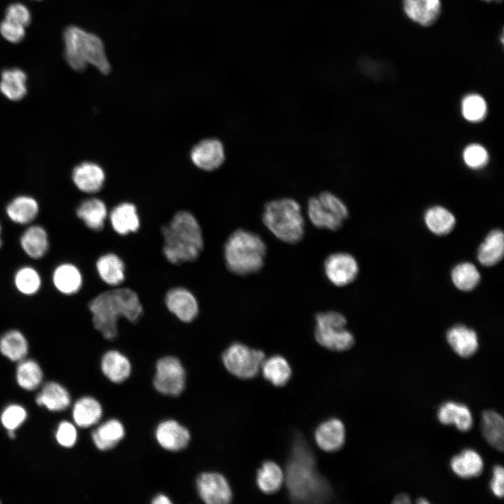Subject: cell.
<instances>
[{"mask_svg": "<svg viewBox=\"0 0 504 504\" xmlns=\"http://www.w3.org/2000/svg\"><path fill=\"white\" fill-rule=\"evenodd\" d=\"M262 220L265 227L279 240L296 244L304 236L305 220L300 203L291 197H281L267 202Z\"/></svg>", "mask_w": 504, "mask_h": 504, "instance_id": "6", "label": "cell"}, {"mask_svg": "<svg viewBox=\"0 0 504 504\" xmlns=\"http://www.w3.org/2000/svg\"><path fill=\"white\" fill-rule=\"evenodd\" d=\"M446 338L453 351L462 358L472 356L479 347L476 332L464 325L458 324L450 328L447 331Z\"/></svg>", "mask_w": 504, "mask_h": 504, "instance_id": "20", "label": "cell"}, {"mask_svg": "<svg viewBox=\"0 0 504 504\" xmlns=\"http://www.w3.org/2000/svg\"><path fill=\"white\" fill-rule=\"evenodd\" d=\"M72 180L74 185L82 192L94 193L102 188L105 174L97 164L83 162L74 168Z\"/></svg>", "mask_w": 504, "mask_h": 504, "instance_id": "17", "label": "cell"}, {"mask_svg": "<svg viewBox=\"0 0 504 504\" xmlns=\"http://www.w3.org/2000/svg\"><path fill=\"white\" fill-rule=\"evenodd\" d=\"M4 19L26 28L31 22V14L29 9L24 4L14 2L9 4L6 8Z\"/></svg>", "mask_w": 504, "mask_h": 504, "instance_id": "45", "label": "cell"}, {"mask_svg": "<svg viewBox=\"0 0 504 504\" xmlns=\"http://www.w3.org/2000/svg\"><path fill=\"white\" fill-rule=\"evenodd\" d=\"M125 435L122 423L115 419H109L99 425L92 433V440L95 447L101 451L114 448Z\"/></svg>", "mask_w": 504, "mask_h": 504, "instance_id": "31", "label": "cell"}, {"mask_svg": "<svg viewBox=\"0 0 504 504\" xmlns=\"http://www.w3.org/2000/svg\"><path fill=\"white\" fill-rule=\"evenodd\" d=\"M1 223H0V248L1 247L2 243H3L2 239H1Z\"/></svg>", "mask_w": 504, "mask_h": 504, "instance_id": "53", "label": "cell"}, {"mask_svg": "<svg viewBox=\"0 0 504 504\" xmlns=\"http://www.w3.org/2000/svg\"><path fill=\"white\" fill-rule=\"evenodd\" d=\"M8 435L10 438H14L15 436L14 430H8Z\"/></svg>", "mask_w": 504, "mask_h": 504, "instance_id": "52", "label": "cell"}, {"mask_svg": "<svg viewBox=\"0 0 504 504\" xmlns=\"http://www.w3.org/2000/svg\"><path fill=\"white\" fill-rule=\"evenodd\" d=\"M462 159L465 166L471 169L478 170L484 168L489 160L487 149L478 143L468 144L462 152Z\"/></svg>", "mask_w": 504, "mask_h": 504, "instance_id": "43", "label": "cell"}, {"mask_svg": "<svg viewBox=\"0 0 504 504\" xmlns=\"http://www.w3.org/2000/svg\"><path fill=\"white\" fill-rule=\"evenodd\" d=\"M315 440L323 451L334 452L340 450L345 442L344 424L337 419H330L321 423L316 429Z\"/></svg>", "mask_w": 504, "mask_h": 504, "instance_id": "16", "label": "cell"}, {"mask_svg": "<svg viewBox=\"0 0 504 504\" xmlns=\"http://www.w3.org/2000/svg\"><path fill=\"white\" fill-rule=\"evenodd\" d=\"M27 76L18 67L5 69L1 73L0 92L8 99L18 102L27 93Z\"/></svg>", "mask_w": 504, "mask_h": 504, "instance_id": "24", "label": "cell"}, {"mask_svg": "<svg viewBox=\"0 0 504 504\" xmlns=\"http://www.w3.org/2000/svg\"><path fill=\"white\" fill-rule=\"evenodd\" d=\"M15 377L20 387L26 391H34L41 384L43 373L35 360L25 358L18 362Z\"/></svg>", "mask_w": 504, "mask_h": 504, "instance_id": "39", "label": "cell"}, {"mask_svg": "<svg viewBox=\"0 0 504 504\" xmlns=\"http://www.w3.org/2000/svg\"><path fill=\"white\" fill-rule=\"evenodd\" d=\"M39 212L38 202L32 197L20 195L13 198L6 206L8 218L14 223L29 225L36 218Z\"/></svg>", "mask_w": 504, "mask_h": 504, "instance_id": "26", "label": "cell"}, {"mask_svg": "<svg viewBox=\"0 0 504 504\" xmlns=\"http://www.w3.org/2000/svg\"><path fill=\"white\" fill-rule=\"evenodd\" d=\"M461 113L468 122L478 123L484 120L488 113L486 99L479 94H465L461 102Z\"/></svg>", "mask_w": 504, "mask_h": 504, "instance_id": "42", "label": "cell"}, {"mask_svg": "<svg viewBox=\"0 0 504 504\" xmlns=\"http://www.w3.org/2000/svg\"><path fill=\"white\" fill-rule=\"evenodd\" d=\"M94 328L108 340L117 337L118 321L123 316L131 323L137 322L143 307L137 294L129 288H119L101 293L89 303Z\"/></svg>", "mask_w": 504, "mask_h": 504, "instance_id": "2", "label": "cell"}, {"mask_svg": "<svg viewBox=\"0 0 504 504\" xmlns=\"http://www.w3.org/2000/svg\"><path fill=\"white\" fill-rule=\"evenodd\" d=\"M424 220L426 227L438 236L448 234L456 225L454 215L449 209L440 205L427 209L424 215Z\"/></svg>", "mask_w": 504, "mask_h": 504, "instance_id": "33", "label": "cell"}, {"mask_svg": "<svg viewBox=\"0 0 504 504\" xmlns=\"http://www.w3.org/2000/svg\"><path fill=\"white\" fill-rule=\"evenodd\" d=\"M101 368L104 374L112 382L121 383L131 373V364L128 358L120 352L111 350L102 356Z\"/></svg>", "mask_w": 504, "mask_h": 504, "instance_id": "29", "label": "cell"}, {"mask_svg": "<svg viewBox=\"0 0 504 504\" xmlns=\"http://www.w3.org/2000/svg\"><path fill=\"white\" fill-rule=\"evenodd\" d=\"M223 252L227 270L235 275L246 276L263 268L267 246L257 233L239 228L229 235Z\"/></svg>", "mask_w": 504, "mask_h": 504, "instance_id": "5", "label": "cell"}, {"mask_svg": "<svg viewBox=\"0 0 504 504\" xmlns=\"http://www.w3.org/2000/svg\"><path fill=\"white\" fill-rule=\"evenodd\" d=\"M482 433L486 441L498 451L504 448V420L493 410H485L482 416Z\"/></svg>", "mask_w": 504, "mask_h": 504, "instance_id": "35", "label": "cell"}, {"mask_svg": "<svg viewBox=\"0 0 504 504\" xmlns=\"http://www.w3.org/2000/svg\"><path fill=\"white\" fill-rule=\"evenodd\" d=\"M504 255V234L500 229L490 231L479 246L477 258L485 267L498 263Z\"/></svg>", "mask_w": 504, "mask_h": 504, "instance_id": "25", "label": "cell"}, {"mask_svg": "<svg viewBox=\"0 0 504 504\" xmlns=\"http://www.w3.org/2000/svg\"><path fill=\"white\" fill-rule=\"evenodd\" d=\"M417 503H419V504H428V503H429V501H428V500H427L426 498H419L417 500Z\"/></svg>", "mask_w": 504, "mask_h": 504, "instance_id": "51", "label": "cell"}, {"mask_svg": "<svg viewBox=\"0 0 504 504\" xmlns=\"http://www.w3.org/2000/svg\"><path fill=\"white\" fill-rule=\"evenodd\" d=\"M165 304L170 312L185 323L192 321L198 314L196 298L190 290L183 287L168 290L165 295Z\"/></svg>", "mask_w": 504, "mask_h": 504, "instance_id": "14", "label": "cell"}, {"mask_svg": "<svg viewBox=\"0 0 504 504\" xmlns=\"http://www.w3.org/2000/svg\"><path fill=\"white\" fill-rule=\"evenodd\" d=\"M110 220L113 230L121 235L134 232L140 226L136 206L128 202L115 206L110 214Z\"/></svg>", "mask_w": 504, "mask_h": 504, "instance_id": "30", "label": "cell"}, {"mask_svg": "<svg viewBox=\"0 0 504 504\" xmlns=\"http://www.w3.org/2000/svg\"><path fill=\"white\" fill-rule=\"evenodd\" d=\"M410 498L408 496L404 493L398 495L393 501V503H410Z\"/></svg>", "mask_w": 504, "mask_h": 504, "instance_id": "49", "label": "cell"}, {"mask_svg": "<svg viewBox=\"0 0 504 504\" xmlns=\"http://www.w3.org/2000/svg\"><path fill=\"white\" fill-rule=\"evenodd\" d=\"M284 479L290 498L296 503H323L331 488L317 471L314 455L304 438L297 434L286 463Z\"/></svg>", "mask_w": 504, "mask_h": 504, "instance_id": "1", "label": "cell"}, {"mask_svg": "<svg viewBox=\"0 0 504 504\" xmlns=\"http://www.w3.org/2000/svg\"><path fill=\"white\" fill-rule=\"evenodd\" d=\"M34 1H41V0H34Z\"/></svg>", "mask_w": 504, "mask_h": 504, "instance_id": "55", "label": "cell"}, {"mask_svg": "<svg viewBox=\"0 0 504 504\" xmlns=\"http://www.w3.org/2000/svg\"><path fill=\"white\" fill-rule=\"evenodd\" d=\"M163 253L172 264L196 260L204 247L201 227L195 217L187 211L177 212L162 228Z\"/></svg>", "mask_w": 504, "mask_h": 504, "instance_id": "3", "label": "cell"}, {"mask_svg": "<svg viewBox=\"0 0 504 504\" xmlns=\"http://www.w3.org/2000/svg\"><path fill=\"white\" fill-rule=\"evenodd\" d=\"M153 503H171V500L164 495L160 494L153 498L152 500Z\"/></svg>", "mask_w": 504, "mask_h": 504, "instance_id": "50", "label": "cell"}, {"mask_svg": "<svg viewBox=\"0 0 504 504\" xmlns=\"http://www.w3.org/2000/svg\"><path fill=\"white\" fill-rule=\"evenodd\" d=\"M402 3L405 15L423 27L435 23L441 13L440 0H403Z\"/></svg>", "mask_w": 504, "mask_h": 504, "instance_id": "21", "label": "cell"}, {"mask_svg": "<svg viewBox=\"0 0 504 504\" xmlns=\"http://www.w3.org/2000/svg\"><path fill=\"white\" fill-rule=\"evenodd\" d=\"M36 402L50 411L60 412L70 405L71 396L66 388L60 384L48 382L43 385L36 396Z\"/></svg>", "mask_w": 504, "mask_h": 504, "instance_id": "23", "label": "cell"}, {"mask_svg": "<svg viewBox=\"0 0 504 504\" xmlns=\"http://www.w3.org/2000/svg\"><path fill=\"white\" fill-rule=\"evenodd\" d=\"M29 342L20 330L10 329L0 336V353L8 360L19 362L29 352Z\"/></svg>", "mask_w": 504, "mask_h": 504, "instance_id": "28", "label": "cell"}, {"mask_svg": "<svg viewBox=\"0 0 504 504\" xmlns=\"http://www.w3.org/2000/svg\"><path fill=\"white\" fill-rule=\"evenodd\" d=\"M504 470L500 465H496L493 469V475L490 482V489L494 496L498 498L503 496Z\"/></svg>", "mask_w": 504, "mask_h": 504, "instance_id": "48", "label": "cell"}, {"mask_svg": "<svg viewBox=\"0 0 504 504\" xmlns=\"http://www.w3.org/2000/svg\"><path fill=\"white\" fill-rule=\"evenodd\" d=\"M284 480V474L278 464L272 461H265L257 471L256 482L265 493H276Z\"/></svg>", "mask_w": 504, "mask_h": 504, "instance_id": "38", "label": "cell"}, {"mask_svg": "<svg viewBox=\"0 0 504 504\" xmlns=\"http://www.w3.org/2000/svg\"><path fill=\"white\" fill-rule=\"evenodd\" d=\"M437 417L442 424H454L458 430L462 432L470 430L473 424L472 415L470 409L464 404L454 401L442 403L438 408Z\"/></svg>", "mask_w": 504, "mask_h": 504, "instance_id": "22", "label": "cell"}, {"mask_svg": "<svg viewBox=\"0 0 504 504\" xmlns=\"http://www.w3.org/2000/svg\"><path fill=\"white\" fill-rule=\"evenodd\" d=\"M307 213L314 227L330 231L340 230L349 214L342 199L328 190L309 198Z\"/></svg>", "mask_w": 504, "mask_h": 504, "instance_id": "8", "label": "cell"}, {"mask_svg": "<svg viewBox=\"0 0 504 504\" xmlns=\"http://www.w3.org/2000/svg\"><path fill=\"white\" fill-rule=\"evenodd\" d=\"M64 56L69 66L77 72L85 71L89 64L107 75L111 66L104 44L97 34L76 25L63 30Z\"/></svg>", "mask_w": 504, "mask_h": 504, "instance_id": "4", "label": "cell"}, {"mask_svg": "<svg viewBox=\"0 0 504 504\" xmlns=\"http://www.w3.org/2000/svg\"><path fill=\"white\" fill-rule=\"evenodd\" d=\"M221 358L230 373L239 379H249L259 373L265 356L261 350L237 342L223 351Z\"/></svg>", "mask_w": 504, "mask_h": 504, "instance_id": "9", "label": "cell"}, {"mask_svg": "<svg viewBox=\"0 0 504 504\" xmlns=\"http://www.w3.org/2000/svg\"><path fill=\"white\" fill-rule=\"evenodd\" d=\"M155 437L162 448L172 451L183 449L190 440L188 430L174 420L160 423L155 430Z\"/></svg>", "mask_w": 504, "mask_h": 504, "instance_id": "15", "label": "cell"}, {"mask_svg": "<svg viewBox=\"0 0 504 504\" xmlns=\"http://www.w3.org/2000/svg\"><path fill=\"white\" fill-rule=\"evenodd\" d=\"M19 242L25 255L34 260L44 257L50 248L48 234L39 225H31L27 227L21 234Z\"/></svg>", "mask_w": 504, "mask_h": 504, "instance_id": "19", "label": "cell"}, {"mask_svg": "<svg viewBox=\"0 0 504 504\" xmlns=\"http://www.w3.org/2000/svg\"><path fill=\"white\" fill-rule=\"evenodd\" d=\"M27 412L20 405L10 404L2 411L0 420L7 430H15L27 419Z\"/></svg>", "mask_w": 504, "mask_h": 504, "instance_id": "44", "label": "cell"}, {"mask_svg": "<svg viewBox=\"0 0 504 504\" xmlns=\"http://www.w3.org/2000/svg\"><path fill=\"white\" fill-rule=\"evenodd\" d=\"M0 34L7 41L12 43H18L24 38L25 27L4 19L0 22Z\"/></svg>", "mask_w": 504, "mask_h": 504, "instance_id": "47", "label": "cell"}, {"mask_svg": "<svg viewBox=\"0 0 504 504\" xmlns=\"http://www.w3.org/2000/svg\"><path fill=\"white\" fill-rule=\"evenodd\" d=\"M452 283L458 290L470 291L479 284L481 276L477 268L471 262L457 264L451 272Z\"/></svg>", "mask_w": 504, "mask_h": 504, "instance_id": "41", "label": "cell"}, {"mask_svg": "<svg viewBox=\"0 0 504 504\" xmlns=\"http://www.w3.org/2000/svg\"><path fill=\"white\" fill-rule=\"evenodd\" d=\"M484 1H487V2H489V1H501V0H484Z\"/></svg>", "mask_w": 504, "mask_h": 504, "instance_id": "54", "label": "cell"}, {"mask_svg": "<svg viewBox=\"0 0 504 504\" xmlns=\"http://www.w3.org/2000/svg\"><path fill=\"white\" fill-rule=\"evenodd\" d=\"M314 338L321 346L334 351L350 349L355 343L354 335L346 328V318L336 311L315 315Z\"/></svg>", "mask_w": 504, "mask_h": 504, "instance_id": "7", "label": "cell"}, {"mask_svg": "<svg viewBox=\"0 0 504 504\" xmlns=\"http://www.w3.org/2000/svg\"><path fill=\"white\" fill-rule=\"evenodd\" d=\"M52 283L55 290L64 295L78 293L83 285L82 274L74 264L61 262L52 273Z\"/></svg>", "mask_w": 504, "mask_h": 504, "instance_id": "18", "label": "cell"}, {"mask_svg": "<svg viewBox=\"0 0 504 504\" xmlns=\"http://www.w3.org/2000/svg\"><path fill=\"white\" fill-rule=\"evenodd\" d=\"M55 438L59 444L66 448L74 447L77 440V430L75 426L69 421H61L55 433Z\"/></svg>", "mask_w": 504, "mask_h": 504, "instance_id": "46", "label": "cell"}, {"mask_svg": "<svg viewBox=\"0 0 504 504\" xmlns=\"http://www.w3.org/2000/svg\"><path fill=\"white\" fill-rule=\"evenodd\" d=\"M76 215L90 230L100 231L104 226L107 209L103 201L90 198L83 201L76 209Z\"/></svg>", "mask_w": 504, "mask_h": 504, "instance_id": "32", "label": "cell"}, {"mask_svg": "<svg viewBox=\"0 0 504 504\" xmlns=\"http://www.w3.org/2000/svg\"><path fill=\"white\" fill-rule=\"evenodd\" d=\"M323 271L332 284L342 287L351 284L356 279L359 267L352 255L336 252L326 257L323 262Z\"/></svg>", "mask_w": 504, "mask_h": 504, "instance_id": "11", "label": "cell"}, {"mask_svg": "<svg viewBox=\"0 0 504 504\" xmlns=\"http://www.w3.org/2000/svg\"><path fill=\"white\" fill-rule=\"evenodd\" d=\"M450 467L457 476L468 479L482 474L484 462L479 453L473 449H466L452 457Z\"/></svg>", "mask_w": 504, "mask_h": 504, "instance_id": "27", "label": "cell"}, {"mask_svg": "<svg viewBox=\"0 0 504 504\" xmlns=\"http://www.w3.org/2000/svg\"><path fill=\"white\" fill-rule=\"evenodd\" d=\"M102 415V407L94 398L82 397L74 405L72 417L76 426L89 428L99 422Z\"/></svg>", "mask_w": 504, "mask_h": 504, "instance_id": "34", "label": "cell"}, {"mask_svg": "<svg viewBox=\"0 0 504 504\" xmlns=\"http://www.w3.org/2000/svg\"><path fill=\"white\" fill-rule=\"evenodd\" d=\"M13 285L21 295L33 296L41 290L42 278L35 267L24 265L15 271L13 275Z\"/></svg>", "mask_w": 504, "mask_h": 504, "instance_id": "40", "label": "cell"}, {"mask_svg": "<svg viewBox=\"0 0 504 504\" xmlns=\"http://www.w3.org/2000/svg\"><path fill=\"white\" fill-rule=\"evenodd\" d=\"M186 385V372L180 360L174 356H165L156 364L153 386L160 393L178 396Z\"/></svg>", "mask_w": 504, "mask_h": 504, "instance_id": "10", "label": "cell"}, {"mask_svg": "<svg viewBox=\"0 0 504 504\" xmlns=\"http://www.w3.org/2000/svg\"><path fill=\"white\" fill-rule=\"evenodd\" d=\"M201 499L207 504H227L232 498V493L225 477L218 472H203L196 481Z\"/></svg>", "mask_w": 504, "mask_h": 504, "instance_id": "12", "label": "cell"}, {"mask_svg": "<svg viewBox=\"0 0 504 504\" xmlns=\"http://www.w3.org/2000/svg\"><path fill=\"white\" fill-rule=\"evenodd\" d=\"M190 157L192 162L200 169L214 171L225 161L224 146L218 139H205L192 148Z\"/></svg>", "mask_w": 504, "mask_h": 504, "instance_id": "13", "label": "cell"}, {"mask_svg": "<svg viewBox=\"0 0 504 504\" xmlns=\"http://www.w3.org/2000/svg\"><path fill=\"white\" fill-rule=\"evenodd\" d=\"M96 269L101 279L110 286H118L125 279V265L114 253L100 256L96 262Z\"/></svg>", "mask_w": 504, "mask_h": 504, "instance_id": "36", "label": "cell"}, {"mask_svg": "<svg viewBox=\"0 0 504 504\" xmlns=\"http://www.w3.org/2000/svg\"><path fill=\"white\" fill-rule=\"evenodd\" d=\"M263 377L275 386H283L291 377V368L287 360L280 356L274 355L265 358L261 369Z\"/></svg>", "mask_w": 504, "mask_h": 504, "instance_id": "37", "label": "cell"}]
</instances>
